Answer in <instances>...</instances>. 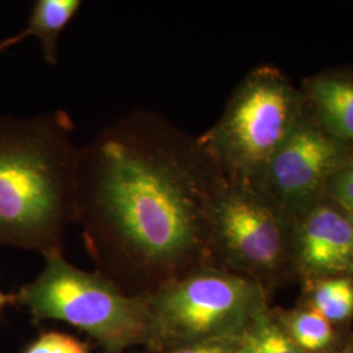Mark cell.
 Returning <instances> with one entry per match:
<instances>
[{"mask_svg":"<svg viewBox=\"0 0 353 353\" xmlns=\"http://www.w3.org/2000/svg\"><path fill=\"white\" fill-rule=\"evenodd\" d=\"M81 8L80 0H38L28 19L23 37H36L46 63L59 62V38Z\"/></svg>","mask_w":353,"mask_h":353,"instance_id":"obj_11","label":"cell"},{"mask_svg":"<svg viewBox=\"0 0 353 353\" xmlns=\"http://www.w3.org/2000/svg\"><path fill=\"white\" fill-rule=\"evenodd\" d=\"M256 281L204 265L145 297L151 312L148 353L204 341H234L271 306Z\"/></svg>","mask_w":353,"mask_h":353,"instance_id":"obj_5","label":"cell"},{"mask_svg":"<svg viewBox=\"0 0 353 353\" xmlns=\"http://www.w3.org/2000/svg\"><path fill=\"white\" fill-rule=\"evenodd\" d=\"M23 353H90V345L70 334L48 331L28 344Z\"/></svg>","mask_w":353,"mask_h":353,"instance_id":"obj_14","label":"cell"},{"mask_svg":"<svg viewBox=\"0 0 353 353\" xmlns=\"http://www.w3.org/2000/svg\"><path fill=\"white\" fill-rule=\"evenodd\" d=\"M274 312L303 353H339L353 341V332L334 326L325 316L301 303L292 309L274 307Z\"/></svg>","mask_w":353,"mask_h":353,"instance_id":"obj_10","label":"cell"},{"mask_svg":"<svg viewBox=\"0 0 353 353\" xmlns=\"http://www.w3.org/2000/svg\"><path fill=\"white\" fill-rule=\"evenodd\" d=\"M16 303V296L14 294H10V293H4L3 290H0V314L3 313V310L10 306Z\"/></svg>","mask_w":353,"mask_h":353,"instance_id":"obj_18","label":"cell"},{"mask_svg":"<svg viewBox=\"0 0 353 353\" xmlns=\"http://www.w3.org/2000/svg\"><path fill=\"white\" fill-rule=\"evenodd\" d=\"M24 39H26V38L23 37L21 33H17V34H14L12 37L1 39V41H0V51H4L6 49H8V48H12V46L20 43V42L24 41Z\"/></svg>","mask_w":353,"mask_h":353,"instance_id":"obj_17","label":"cell"},{"mask_svg":"<svg viewBox=\"0 0 353 353\" xmlns=\"http://www.w3.org/2000/svg\"><path fill=\"white\" fill-rule=\"evenodd\" d=\"M220 176L198 138L145 109L79 147L74 224L96 271L145 299L212 265L208 208Z\"/></svg>","mask_w":353,"mask_h":353,"instance_id":"obj_1","label":"cell"},{"mask_svg":"<svg viewBox=\"0 0 353 353\" xmlns=\"http://www.w3.org/2000/svg\"><path fill=\"white\" fill-rule=\"evenodd\" d=\"M290 271L303 284L353 278V217L328 195L290 217Z\"/></svg>","mask_w":353,"mask_h":353,"instance_id":"obj_8","label":"cell"},{"mask_svg":"<svg viewBox=\"0 0 353 353\" xmlns=\"http://www.w3.org/2000/svg\"><path fill=\"white\" fill-rule=\"evenodd\" d=\"M290 217L252 183L220 176L208 208L212 265L259 283L268 293L290 271Z\"/></svg>","mask_w":353,"mask_h":353,"instance_id":"obj_6","label":"cell"},{"mask_svg":"<svg viewBox=\"0 0 353 353\" xmlns=\"http://www.w3.org/2000/svg\"><path fill=\"white\" fill-rule=\"evenodd\" d=\"M339 353H353V341L344 350V351H341V352Z\"/></svg>","mask_w":353,"mask_h":353,"instance_id":"obj_19","label":"cell"},{"mask_svg":"<svg viewBox=\"0 0 353 353\" xmlns=\"http://www.w3.org/2000/svg\"><path fill=\"white\" fill-rule=\"evenodd\" d=\"M352 159V144L326 131L306 105L301 119L254 185L293 217L325 198L332 178Z\"/></svg>","mask_w":353,"mask_h":353,"instance_id":"obj_7","label":"cell"},{"mask_svg":"<svg viewBox=\"0 0 353 353\" xmlns=\"http://www.w3.org/2000/svg\"><path fill=\"white\" fill-rule=\"evenodd\" d=\"M303 92L319 125L353 145V76H316L307 81Z\"/></svg>","mask_w":353,"mask_h":353,"instance_id":"obj_9","label":"cell"},{"mask_svg":"<svg viewBox=\"0 0 353 353\" xmlns=\"http://www.w3.org/2000/svg\"><path fill=\"white\" fill-rule=\"evenodd\" d=\"M327 195L353 217V159L332 178Z\"/></svg>","mask_w":353,"mask_h":353,"instance_id":"obj_15","label":"cell"},{"mask_svg":"<svg viewBox=\"0 0 353 353\" xmlns=\"http://www.w3.org/2000/svg\"><path fill=\"white\" fill-rule=\"evenodd\" d=\"M305 109L303 90L278 67L259 65L241 80L224 113L198 141L221 176L254 185Z\"/></svg>","mask_w":353,"mask_h":353,"instance_id":"obj_4","label":"cell"},{"mask_svg":"<svg viewBox=\"0 0 353 353\" xmlns=\"http://www.w3.org/2000/svg\"><path fill=\"white\" fill-rule=\"evenodd\" d=\"M237 339L234 341H204L182 345L157 353H236Z\"/></svg>","mask_w":353,"mask_h":353,"instance_id":"obj_16","label":"cell"},{"mask_svg":"<svg viewBox=\"0 0 353 353\" xmlns=\"http://www.w3.org/2000/svg\"><path fill=\"white\" fill-rule=\"evenodd\" d=\"M16 303L36 323L61 321L88 334L103 353H125L151 343V312L144 297H132L96 270L70 263L63 252L45 256V268L21 287Z\"/></svg>","mask_w":353,"mask_h":353,"instance_id":"obj_3","label":"cell"},{"mask_svg":"<svg viewBox=\"0 0 353 353\" xmlns=\"http://www.w3.org/2000/svg\"><path fill=\"white\" fill-rule=\"evenodd\" d=\"M305 305L343 331L353 323V278L335 276L303 284Z\"/></svg>","mask_w":353,"mask_h":353,"instance_id":"obj_12","label":"cell"},{"mask_svg":"<svg viewBox=\"0 0 353 353\" xmlns=\"http://www.w3.org/2000/svg\"><path fill=\"white\" fill-rule=\"evenodd\" d=\"M75 126L65 110L0 118V246L63 252L74 224Z\"/></svg>","mask_w":353,"mask_h":353,"instance_id":"obj_2","label":"cell"},{"mask_svg":"<svg viewBox=\"0 0 353 353\" xmlns=\"http://www.w3.org/2000/svg\"><path fill=\"white\" fill-rule=\"evenodd\" d=\"M236 353H303L280 323L274 307L258 316L237 339Z\"/></svg>","mask_w":353,"mask_h":353,"instance_id":"obj_13","label":"cell"}]
</instances>
